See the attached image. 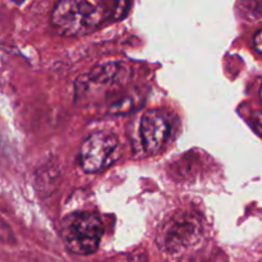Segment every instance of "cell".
<instances>
[{"label":"cell","mask_w":262,"mask_h":262,"mask_svg":"<svg viewBox=\"0 0 262 262\" xmlns=\"http://www.w3.org/2000/svg\"><path fill=\"white\" fill-rule=\"evenodd\" d=\"M260 97H261V100H262V86H261V89H260Z\"/></svg>","instance_id":"obj_8"},{"label":"cell","mask_w":262,"mask_h":262,"mask_svg":"<svg viewBox=\"0 0 262 262\" xmlns=\"http://www.w3.org/2000/svg\"><path fill=\"white\" fill-rule=\"evenodd\" d=\"M253 43H255L256 50L262 55V28L256 33L255 37H253Z\"/></svg>","instance_id":"obj_7"},{"label":"cell","mask_w":262,"mask_h":262,"mask_svg":"<svg viewBox=\"0 0 262 262\" xmlns=\"http://www.w3.org/2000/svg\"><path fill=\"white\" fill-rule=\"evenodd\" d=\"M140 132L146 152L156 154L164 147L170 136V120L160 110H148L141 120Z\"/></svg>","instance_id":"obj_4"},{"label":"cell","mask_w":262,"mask_h":262,"mask_svg":"<svg viewBox=\"0 0 262 262\" xmlns=\"http://www.w3.org/2000/svg\"><path fill=\"white\" fill-rule=\"evenodd\" d=\"M102 228L99 216L91 212H81L72 216L66 225L63 238L71 252L77 255H91L99 248Z\"/></svg>","instance_id":"obj_2"},{"label":"cell","mask_w":262,"mask_h":262,"mask_svg":"<svg viewBox=\"0 0 262 262\" xmlns=\"http://www.w3.org/2000/svg\"><path fill=\"white\" fill-rule=\"evenodd\" d=\"M119 142L114 133L101 130L87 137L79 148V165L87 173H96L114 163Z\"/></svg>","instance_id":"obj_3"},{"label":"cell","mask_w":262,"mask_h":262,"mask_svg":"<svg viewBox=\"0 0 262 262\" xmlns=\"http://www.w3.org/2000/svg\"><path fill=\"white\" fill-rule=\"evenodd\" d=\"M113 17L109 0H59L51 12V23L64 36H79Z\"/></svg>","instance_id":"obj_1"},{"label":"cell","mask_w":262,"mask_h":262,"mask_svg":"<svg viewBox=\"0 0 262 262\" xmlns=\"http://www.w3.org/2000/svg\"><path fill=\"white\" fill-rule=\"evenodd\" d=\"M128 2L129 0H109L112 5L113 17H122L124 15L125 10L128 9Z\"/></svg>","instance_id":"obj_5"},{"label":"cell","mask_w":262,"mask_h":262,"mask_svg":"<svg viewBox=\"0 0 262 262\" xmlns=\"http://www.w3.org/2000/svg\"><path fill=\"white\" fill-rule=\"evenodd\" d=\"M251 123H252L256 132L262 136V113H255L252 118H251Z\"/></svg>","instance_id":"obj_6"}]
</instances>
